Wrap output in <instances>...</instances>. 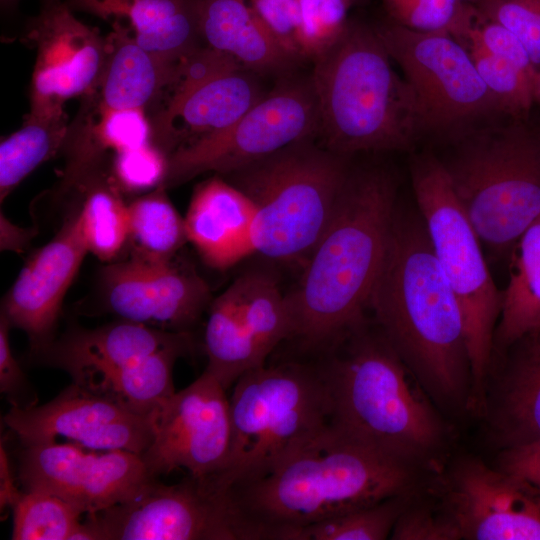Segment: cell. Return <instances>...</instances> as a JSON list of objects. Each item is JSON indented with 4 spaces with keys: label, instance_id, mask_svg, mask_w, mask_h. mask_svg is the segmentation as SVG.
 I'll use <instances>...</instances> for the list:
<instances>
[{
    "label": "cell",
    "instance_id": "1",
    "mask_svg": "<svg viewBox=\"0 0 540 540\" xmlns=\"http://www.w3.org/2000/svg\"><path fill=\"white\" fill-rule=\"evenodd\" d=\"M396 186L381 167H350L335 212L287 294L293 334L332 347L358 328L381 270L396 213Z\"/></svg>",
    "mask_w": 540,
    "mask_h": 540
},
{
    "label": "cell",
    "instance_id": "2",
    "mask_svg": "<svg viewBox=\"0 0 540 540\" xmlns=\"http://www.w3.org/2000/svg\"><path fill=\"white\" fill-rule=\"evenodd\" d=\"M410 480L409 463L330 427L229 494L242 540H295L306 526L402 496Z\"/></svg>",
    "mask_w": 540,
    "mask_h": 540
},
{
    "label": "cell",
    "instance_id": "3",
    "mask_svg": "<svg viewBox=\"0 0 540 540\" xmlns=\"http://www.w3.org/2000/svg\"><path fill=\"white\" fill-rule=\"evenodd\" d=\"M368 306L383 336L431 392L450 400L465 392L470 365L463 314L421 215L396 209Z\"/></svg>",
    "mask_w": 540,
    "mask_h": 540
},
{
    "label": "cell",
    "instance_id": "4",
    "mask_svg": "<svg viewBox=\"0 0 540 540\" xmlns=\"http://www.w3.org/2000/svg\"><path fill=\"white\" fill-rule=\"evenodd\" d=\"M376 28L347 23L313 59L321 145L349 157L408 148L423 126L414 93Z\"/></svg>",
    "mask_w": 540,
    "mask_h": 540
},
{
    "label": "cell",
    "instance_id": "5",
    "mask_svg": "<svg viewBox=\"0 0 540 540\" xmlns=\"http://www.w3.org/2000/svg\"><path fill=\"white\" fill-rule=\"evenodd\" d=\"M354 334L344 353L319 364L331 426L407 463L424 456L442 435L436 412L384 336Z\"/></svg>",
    "mask_w": 540,
    "mask_h": 540
},
{
    "label": "cell",
    "instance_id": "6",
    "mask_svg": "<svg viewBox=\"0 0 540 540\" xmlns=\"http://www.w3.org/2000/svg\"><path fill=\"white\" fill-rule=\"evenodd\" d=\"M226 490L259 479L331 427L329 391L319 364L285 362L252 369L233 385Z\"/></svg>",
    "mask_w": 540,
    "mask_h": 540
},
{
    "label": "cell",
    "instance_id": "7",
    "mask_svg": "<svg viewBox=\"0 0 540 540\" xmlns=\"http://www.w3.org/2000/svg\"><path fill=\"white\" fill-rule=\"evenodd\" d=\"M314 139L226 175L255 207V253L305 264L330 223L351 165Z\"/></svg>",
    "mask_w": 540,
    "mask_h": 540
},
{
    "label": "cell",
    "instance_id": "8",
    "mask_svg": "<svg viewBox=\"0 0 540 540\" xmlns=\"http://www.w3.org/2000/svg\"><path fill=\"white\" fill-rule=\"evenodd\" d=\"M462 140L444 167L480 241L504 253L540 217V133L516 119Z\"/></svg>",
    "mask_w": 540,
    "mask_h": 540
},
{
    "label": "cell",
    "instance_id": "9",
    "mask_svg": "<svg viewBox=\"0 0 540 540\" xmlns=\"http://www.w3.org/2000/svg\"><path fill=\"white\" fill-rule=\"evenodd\" d=\"M413 191L435 256L462 311L470 365V398L480 404L500 318L503 291L493 281L480 239L464 214L443 162L417 158Z\"/></svg>",
    "mask_w": 540,
    "mask_h": 540
},
{
    "label": "cell",
    "instance_id": "10",
    "mask_svg": "<svg viewBox=\"0 0 540 540\" xmlns=\"http://www.w3.org/2000/svg\"><path fill=\"white\" fill-rule=\"evenodd\" d=\"M318 126L311 74L286 75L231 126L174 151L161 186L209 171L227 175L292 143L317 138Z\"/></svg>",
    "mask_w": 540,
    "mask_h": 540
},
{
    "label": "cell",
    "instance_id": "11",
    "mask_svg": "<svg viewBox=\"0 0 540 540\" xmlns=\"http://www.w3.org/2000/svg\"><path fill=\"white\" fill-rule=\"evenodd\" d=\"M242 540L229 490L212 475L147 483L134 496L86 514L75 540Z\"/></svg>",
    "mask_w": 540,
    "mask_h": 540
},
{
    "label": "cell",
    "instance_id": "12",
    "mask_svg": "<svg viewBox=\"0 0 540 540\" xmlns=\"http://www.w3.org/2000/svg\"><path fill=\"white\" fill-rule=\"evenodd\" d=\"M376 29L414 93L423 131L457 132L502 113L469 52L450 32H420L392 21Z\"/></svg>",
    "mask_w": 540,
    "mask_h": 540
},
{
    "label": "cell",
    "instance_id": "13",
    "mask_svg": "<svg viewBox=\"0 0 540 540\" xmlns=\"http://www.w3.org/2000/svg\"><path fill=\"white\" fill-rule=\"evenodd\" d=\"M227 390L204 372L168 398L156 411L153 438L141 455L157 478L178 469L189 475L209 476L226 465L232 423Z\"/></svg>",
    "mask_w": 540,
    "mask_h": 540
},
{
    "label": "cell",
    "instance_id": "14",
    "mask_svg": "<svg viewBox=\"0 0 540 540\" xmlns=\"http://www.w3.org/2000/svg\"><path fill=\"white\" fill-rule=\"evenodd\" d=\"M19 480L25 491H44L84 514L134 496L153 477L141 456L125 450H90L57 441L24 446Z\"/></svg>",
    "mask_w": 540,
    "mask_h": 540
},
{
    "label": "cell",
    "instance_id": "15",
    "mask_svg": "<svg viewBox=\"0 0 540 540\" xmlns=\"http://www.w3.org/2000/svg\"><path fill=\"white\" fill-rule=\"evenodd\" d=\"M100 294L119 319L177 333H189L211 301L208 284L188 265L133 253L102 268Z\"/></svg>",
    "mask_w": 540,
    "mask_h": 540
},
{
    "label": "cell",
    "instance_id": "16",
    "mask_svg": "<svg viewBox=\"0 0 540 540\" xmlns=\"http://www.w3.org/2000/svg\"><path fill=\"white\" fill-rule=\"evenodd\" d=\"M62 0H44L29 23L26 38L36 50L30 85V112L64 115V103L89 93L98 82L108 41L99 30L79 21Z\"/></svg>",
    "mask_w": 540,
    "mask_h": 540
},
{
    "label": "cell",
    "instance_id": "17",
    "mask_svg": "<svg viewBox=\"0 0 540 540\" xmlns=\"http://www.w3.org/2000/svg\"><path fill=\"white\" fill-rule=\"evenodd\" d=\"M155 413H135L73 382L46 404L11 406L3 420L24 446L64 437L89 450H125L141 456L153 438Z\"/></svg>",
    "mask_w": 540,
    "mask_h": 540
},
{
    "label": "cell",
    "instance_id": "18",
    "mask_svg": "<svg viewBox=\"0 0 540 540\" xmlns=\"http://www.w3.org/2000/svg\"><path fill=\"white\" fill-rule=\"evenodd\" d=\"M448 512L462 539L540 540V488L478 460L457 468Z\"/></svg>",
    "mask_w": 540,
    "mask_h": 540
},
{
    "label": "cell",
    "instance_id": "19",
    "mask_svg": "<svg viewBox=\"0 0 540 540\" xmlns=\"http://www.w3.org/2000/svg\"><path fill=\"white\" fill-rule=\"evenodd\" d=\"M87 253L76 209L56 235L30 256L4 297L1 313L11 327L26 333L33 356L54 341L64 297Z\"/></svg>",
    "mask_w": 540,
    "mask_h": 540
},
{
    "label": "cell",
    "instance_id": "20",
    "mask_svg": "<svg viewBox=\"0 0 540 540\" xmlns=\"http://www.w3.org/2000/svg\"><path fill=\"white\" fill-rule=\"evenodd\" d=\"M180 345H192L190 333L119 319L92 329L71 328L36 358L66 371L74 383L85 384L157 351Z\"/></svg>",
    "mask_w": 540,
    "mask_h": 540
},
{
    "label": "cell",
    "instance_id": "21",
    "mask_svg": "<svg viewBox=\"0 0 540 540\" xmlns=\"http://www.w3.org/2000/svg\"><path fill=\"white\" fill-rule=\"evenodd\" d=\"M254 74L245 68L225 73L156 110L151 119L153 143L170 156L231 126L266 93Z\"/></svg>",
    "mask_w": 540,
    "mask_h": 540
},
{
    "label": "cell",
    "instance_id": "22",
    "mask_svg": "<svg viewBox=\"0 0 540 540\" xmlns=\"http://www.w3.org/2000/svg\"><path fill=\"white\" fill-rule=\"evenodd\" d=\"M255 207L229 181L212 177L194 190L184 217L188 242L210 267L224 270L254 254Z\"/></svg>",
    "mask_w": 540,
    "mask_h": 540
},
{
    "label": "cell",
    "instance_id": "23",
    "mask_svg": "<svg viewBox=\"0 0 540 540\" xmlns=\"http://www.w3.org/2000/svg\"><path fill=\"white\" fill-rule=\"evenodd\" d=\"M150 142H153L152 126L144 109H105L83 96L62 149L65 167L58 196L72 193L102 173V164L109 153L113 156Z\"/></svg>",
    "mask_w": 540,
    "mask_h": 540
},
{
    "label": "cell",
    "instance_id": "24",
    "mask_svg": "<svg viewBox=\"0 0 540 540\" xmlns=\"http://www.w3.org/2000/svg\"><path fill=\"white\" fill-rule=\"evenodd\" d=\"M97 16L112 32L173 63L200 46L192 0H66Z\"/></svg>",
    "mask_w": 540,
    "mask_h": 540
},
{
    "label": "cell",
    "instance_id": "25",
    "mask_svg": "<svg viewBox=\"0 0 540 540\" xmlns=\"http://www.w3.org/2000/svg\"><path fill=\"white\" fill-rule=\"evenodd\" d=\"M205 45L235 58L256 74L288 75L300 57L268 30L250 0H192Z\"/></svg>",
    "mask_w": 540,
    "mask_h": 540
},
{
    "label": "cell",
    "instance_id": "26",
    "mask_svg": "<svg viewBox=\"0 0 540 540\" xmlns=\"http://www.w3.org/2000/svg\"><path fill=\"white\" fill-rule=\"evenodd\" d=\"M100 75L87 96L105 109H147L160 106L171 86L176 63L167 61L132 39L111 32Z\"/></svg>",
    "mask_w": 540,
    "mask_h": 540
},
{
    "label": "cell",
    "instance_id": "27",
    "mask_svg": "<svg viewBox=\"0 0 540 540\" xmlns=\"http://www.w3.org/2000/svg\"><path fill=\"white\" fill-rule=\"evenodd\" d=\"M204 348L205 371L226 390L248 371L265 365L266 359L244 323L235 282L209 305Z\"/></svg>",
    "mask_w": 540,
    "mask_h": 540
},
{
    "label": "cell",
    "instance_id": "28",
    "mask_svg": "<svg viewBox=\"0 0 540 540\" xmlns=\"http://www.w3.org/2000/svg\"><path fill=\"white\" fill-rule=\"evenodd\" d=\"M503 291L494 344L508 346L540 328V217L519 238Z\"/></svg>",
    "mask_w": 540,
    "mask_h": 540
},
{
    "label": "cell",
    "instance_id": "29",
    "mask_svg": "<svg viewBox=\"0 0 540 540\" xmlns=\"http://www.w3.org/2000/svg\"><path fill=\"white\" fill-rule=\"evenodd\" d=\"M192 345L162 349L81 385L142 415L154 414L174 393L173 366ZM77 384V383H76Z\"/></svg>",
    "mask_w": 540,
    "mask_h": 540
},
{
    "label": "cell",
    "instance_id": "30",
    "mask_svg": "<svg viewBox=\"0 0 540 540\" xmlns=\"http://www.w3.org/2000/svg\"><path fill=\"white\" fill-rule=\"evenodd\" d=\"M74 193L82 196L77 214L88 253L106 264L116 261L130 235L129 209L123 193L104 172L87 180Z\"/></svg>",
    "mask_w": 540,
    "mask_h": 540
},
{
    "label": "cell",
    "instance_id": "31",
    "mask_svg": "<svg viewBox=\"0 0 540 540\" xmlns=\"http://www.w3.org/2000/svg\"><path fill=\"white\" fill-rule=\"evenodd\" d=\"M68 128L65 114H28L22 127L1 141V203L33 170L62 151Z\"/></svg>",
    "mask_w": 540,
    "mask_h": 540
},
{
    "label": "cell",
    "instance_id": "32",
    "mask_svg": "<svg viewBox=\"0 0 540 540\" xmlns=\"http://www.w3.org/2000/svg\"><path fill=\"white\" fill-rule=\"evenodd\" d=\"M244 323L262 356L291 338L293 324L287 294L268 272L254 270L235 281Z\"/></svg>",
    "mask_w": 540,
    "mask_h": 540
},
{
    "label": "cell",
    "instance_id": "33",
    "mask_svg": "<svg viewBox=\"0 0 540 540\" xmlns=\"http://www.w3.org/2000/svg\"><path fill=\"white\" fill-rule=\"evenodd\" d=\"M159 186L128 204L131 253L170 259L188 241L185 221Z\"/></svg>",
    "mask_w": 540,
    "mask_h": 540
},
{
    "label": "cell",
    "instance_id": "34",
    "mask_svg": "<svg viewBox=\"0 0 540 540\" xmlns=\"http://www.w3.org/2000/svg\"><path fill=\"white\" fill-rule=\"evenodd\" d=\"M84 513L44 491H24L13 507V540H74Z\"/></svg>",
    "mask_w": 540,
    "mask_h": 540
},
{
    "label": "cell",
    "instance_id": "35",
    "mask_svg": "<svg viewBox=\"0 0 540 540\" xmlns=\"http://www.w3.org/2000/svg\"><path fill=\"white\" fill-rule=\"evenodd\" d=\"M499 427L507 447L540 442V363L521 361L504 392Z\"/></svg>",
    "mask_w": 540,
    "mask_h": 540
},
{
    "label": "cell",
    "instance_id": "36",
    "mask_svg": "<svg viewBox=\"0 0 540 540\" xmlns=\"http://www.w3.org/2000/svg\"><path fill=\"white\" fill-rule=\"evenodd\" d=\"M461 43V42H460ZM469 52L482 81L496 99L501 112L521 120L534 101L537 70L494 56L471 43H461Z\"/></svg>",
    "mask_w": 540,
    "mask_h": 540
},
{
    "label": "cell",
    "instance_id": "37",
    "mask_svg": "<svg viewBox=\"0 0 540 540\" xmlns=\"http://www.w3.org/2000/svg\"><path fill=\"white\" fill-rule=\"evenodd\" d=\"M401 496L304 527L295 540H384L403 511Z\"/></svg>",
    "mask_w": 540,
    "mask_h": 540
},
{
    "label": "cell",
    "instance_id": "38",
    "mask_svg": "<svg viewBox=\"0 0 540 540\" xmlns=\"http://www.w3.org/2000/svg\"><path fill=\"white\" fill-rule=\"evenodd\" d=\"M297 4L300 50L313 60L345 29L348 0H297Z\"/></svg>",
    "mask_w": 540,
    "mask_h": 540
},
{
    "label": "cell",
    "instance_id": "39",
    "mask_svg": "<svg viewBox=\"0 0 540 540\" xmlns=\"http://www.w3.org/2000/svg\"><path fill=\"white\" fill-rule=\"evenodd\" d=\"M169 154L153 142L113 155L109 177L122 193L152 191L162 185Z\"/></svg>",
    "mask_w": 540,
    "mask_h": 540
},
{
    "label": "cell",
    "instance_id": "40",
    "mask_svg": "<svg viewBox=\"0 0 540 540\" xmlns=\"http://www.w3.org/2000/svg\"><path fill=\"white\" fill-rule=\"evenodd\" d=\"M240 68L244 67L232 56L200 45L177 62L173 82L159 108L177 102L212 79Z\"/></svg>",
    "mask_w": 540,
    "mask_h": 540
},
{
    "label": "cell",
    "instance_id": "41",
    "mask_svg": "<svg viewBox=\"0 0 540 540\" xmlns=\"http://www.w3.org/2000/svg\"><path fill=\"white\" fill-rule=\"evenodd\" d=\"M475 6L519 39L539 71L540 0H482Z\"/></svg>",
    "mask_w": 540,
    "mask_h": 540
},
{
    "label": "cell",
    "instance_id": "42",
    "mask_svg": "<svg viewBox=\"0 0 540 540\" xmlns=\"http://www.w3.org/2000/svg\"><path fill=\"white\" fill-rule=\"evenodd\" d=\"M392 22L420 32H451L464 2L461 0H383Z\"/></svg>",
    "mask_w": 540,
    "mask_h": 540
},
{
    "label": "cell",
    "instance_id": "43",
    "mask_svg": "<svg viewBox=\"0 0 540 540\" xmlns=\"http://www.w3.org/2000/svg\"><path fill=\"white\" fill-rule=\"evenodd\" d=\"M394 540H459L460 529L449 512L443 515L423 509L401 512L392 533Z\"/></svg>",
    "mask_w": 540,
    "mask_h": 540
},
{
    "label": "cell",
    "instance_id": "44",
    "mask_svg": "<svg viewBox=\"0 0 540 540\" xmlns=\"http://www.w3.org/2000/svg\"><path fill=\"white\" fill-rule=\"evenodd\" d=\"M11 325L0 313V391L10 399L12 407H31L26 398L29 388L26 376L15 358L9 341ZM29 398V397H28Z\"/></svg>",
    "mask_w": 540,
    "mask_h": 540
},
{
    "label": "cell",
    "instance_id": "45",
    "mask_svg": "<svg viewBox=\"0 0 540 540\" xmlns=\"http://www.w3.org/2000/svg\"><path fill=\"white\" fill-rule=\"evenodd\" d=\"M500 468L540 488V442L507 447L501 455Z\"/></svg>",
    "mask_w": 540,
    "mask_h": 540
},
{
    "label": "cell",
    "instance_id": "46",
    "mask_svg": "<svg viewBox=\"0 0 540 540\" xmlns=\"http://www.w3.org/2000/svg\"><path fill=\"white\" fill-rule=\"evenodd\" d=\"M37 234L36 227H20L11 222L0 212V249L1 251L23 252Z\"/></svg>",
    "mask_w": 540,
    "mask_h": 540
},
{
    "label": "cell",
    "instance_id": "47",
    "mask_svg": "<svg viewBox=\"0 0 540 540\" xmlns=\"http://www.w3.org/2000/svg\"><path fill=\"white\" fill-rule=\"evenodd\" d=\"M21 492L15 484L12 467L8 458L3 441L0 445V510L1 513L7 508H12L21 498Z\"/></svg>",
    "mask_w": 540,
    "mask_h": 540
},
{
    "label": "cell",
    "instance_id": "48",
    "mask_svg": "<svg viewBox=\"0 0 540 540\" xmlns=\"http://www.w3.org/2000/svg\"><path fill=\"white\" fill-rule=\"evenodd\" d=\"M525 338H529V341L522 361L540 363V328Z\"/></svg>",
    "mask_w": 540,
    "mask_h": 540
},
{
    "label": "cell",
    "instance_id": "49",
    "mask_svg": "<svg viewBox=\"0 0 540 540\" xmlns=\"http://www.w3.org/2000/svg\"><path fill=\"white\" fill-rule=\"evenodd\" d=\"M534 101L540 105V70L537 71L534 81Z\"/></svg>",
    "mask_w": 540,
    "mask_h": 540
},
{
    "label": "cell",
    "instance_id": "50",
    "mask_svg": "<svg viewBox=\"0 0 540 540\" xmlns=\"http://www.w3.org/2000/svg\"><path fill=\"white\" fill-rule=\"evenodd\" d=\"M279 2H281L282 4H284L285 6H287L291 11H293L297 18H298V4H297V0H277ZM298 28V26H297Z\"/></svg>",
    "mask_w": 540,
    "mask_h": 540
},
{
    "label": "cell",
    "instance_id": "51",
    "mask_svg": "<svg viewBox=\"0 0 540 540\" xmlns=\"http://www.w3.org/2000/svg\"><path fill=\"white\" fill-rule=\"evenodd\" d=\"M18 0H1L2 4L5 6H11L15 4Z\"/></svg>",
    "mask_w": 540,
    "mask_h": 540
},
{
    "label": "cell",
    "instance_id": "52",
    "mask_svg": "<svg viewBox=\"0 0 540 540\" xmlns=\"http://www.w3.org/2000/svg\"><path fill=\"white\" fill-rule=\"evenodd\" d=\"M461 1L464 2V3H469V4L476 5L482 0H461Z\"/></svg>",
    "mask_w": 540,
    "mask_h": 540
}]
</instances>
